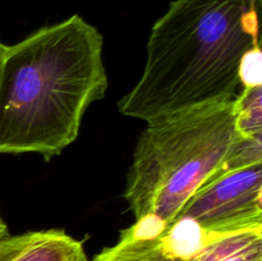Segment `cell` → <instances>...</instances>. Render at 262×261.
<instances>
[{
  "instance_id": "obj_7",
  "label": "cell",
  "mask_w": 262,
  "mask_h": 261,
  "mask_svg": "<svg viewBox=\"0 0 262 261\" xmlns=\"http://www.w3.org/2000/svg\"><path fill=\"white\" fill-rule=\"evenodd\" d=\"M92 261H182L169 255L160 237H147L135 232L132 227L120 232L115 245L105 247Z\"/></svg>"
},
{
  "instance_id": "obj_3",
  "label": "cell",
  "mask_w": 262,
  "mask_h": 261,
  "mask_svg": "<svg viewBox=\"0 0 262 261\" xmlns=\"http://www.w3.org/2000/svg\"><path fill=\"white\" fill-rule=\"evenodd\" d=\"M235 138L234 100L147 122L124 191L136 217L133 229L160 237L186 202L224 168Z\"/></svg>"
},
{
  "instance_id": "obj_5",
  "label": "cell",
  "mask_w": 262,
  "mask_h": 261,
  "mask_svg": "<svg viewBox=\"0 0 262 261\" xmlns=\"http://www.w3.org/2000/svg\"><path fill=\"white\" fill-rule=\"evenodd\" d=\"M0 261H89L81 241L60 229L7 234L0 240Z\"/></svg>"
},
{
  "instance_id": "obj_4",
  "label": "cell",
  "mask_w": 262,
  "mask_h": 261,
  "mask_svg": "<svg viewBox=\"0 0 262 261\" xmlns=\"http://www.w3.org/2000/svg\"><path fill=\"white\" fill-rule=\"evenodd\" d=\"M262 228V161L222 169L161 234L169 255L188 261L219 235Z\"/></svg>"
},
{
  "instance_id": "obj_6",
  "label": "cell",
  "mask_w": 262,
  "mask_h": 261,
  "mask_svg": "<svg viewBox=\"0 0 262 261\" xmlns=\"http://www.w3.org/2000/svg\"><path fill=\"white\" fill-rule=\"evenodd\" d=\"M188 261H262V228L219 235Z\"/></svg>"
},
{
  "instance_id": "obj_10",
  "label": "cell",
  "mask_w": 262,
  "mask_h": 261,
  "mask_svg": "<svg viewBox=\"0 0 262 261\" xmlns=\"http://www.w3.org/2000/svg\"><path fill=\"white\" fill-rule=\"evenodd\" d=\"M7 234H9V233H8V225L7 223L3 220L2 215H0V240H2L3 237H5Z\"/></svg>"
},
{
  "instance_id": "obj_1",
  "label": "cell",
  "mask_w": 262,
  "mask_h": 261,
  "mask_svg": "<svg viewBox=\"0 0 262 261\" xmlns=\"http://www.w3.org/2000/svg\"><path fill=\"white\" fill-rule=\"evenodd\" d=\"M102 45L78 14L0 42V155L50 160L77 140L86 110L106 94Z\"/></svg>"
},
{
  "instance_id": "obj_2",
  "label": "cell",
  "mask_w": 262,
  "mask_h": 261,
  "mask_svg": "<svg viewBox=\"0 0 262 261\" xmlns=\"http://www.w3.org/2000/svg\"><path fill=\"white\" fill-rule=\"evenodd\" d=\"M261 0H174L152 26L142 76L118 102L150 120L237 97L242 59L258 42Z\"/></svg>"
},
{
  "instance_id": "obj_9",
  "label": "cell",
  "mask_w": 262,
  "mask_h": 261,
  "mask_svg": "<svg viewBox=\"0 0 262 261\" xmlns=\"http://www.w3.org/2000/svg\"><path fill=\"white\" fill-rule=\"evenodd\" d=\"M242 87L262 86V55L260 45L251 49L242 59L239 68Z\"/></svg>"
},
{
  "instance_id": "obj_8",
  "label": "cell",
  "mask_w": 262,
  "mask_h": 261,
  "mask_svg": "<svg viewBox=\"0 0 262 261\" xmlns=\"http://www.w3.org/2000/svg\"><path fill=\"white\" fill-rule=\"evenodd\" d=\"M234 109L238 135L262 140V86L242 87L234 99Z\"/></svg>"
}]
</instances>
